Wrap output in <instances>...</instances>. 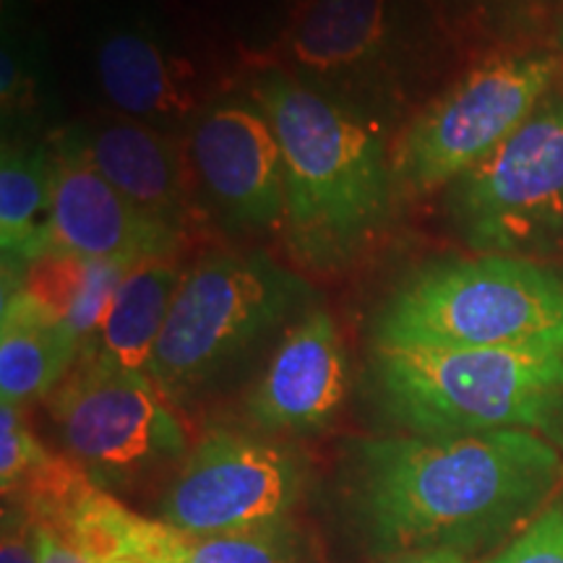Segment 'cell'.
<instances>
[{
	"instance_id": "cell-15",
	"label": "cell",
	"mask_w": 563,
	"mask_h": 563,
	"mask_svg": "<svg viewBox=\"0 0 563 563\" xmlns=\"http://www.w3.org/2000/svg\"><path fill=\"white\" fill-rule=\"evenodd\" d=\"M66 136L133 207L183 232L191 186L175 136L123 115L74 123Z\"/></svg>"
},
{
	"instance_id": "cell-6",
	"label": "cell",
	"mask_w": 563,
	"mask_h": 563,
	"mask_svg": "<svg viewBox=\"0 0 563 563\" xmlns=\"http://www.w3.org/2000/svg\"><path fill=\"white\" fill-rule=\"evenodd\" d=\"M313 300L306 277L266 251H214L183 272L146 365L167 402L196 397Z\"/></svg>"
},
{
	"instance_id": "cell-26",
	"label": "cell",
	"mask_w": 563,
	"mask_h": 563,
	"mask_svg": "<svg viewBox=\"0 0 563 563\" xmlns=\"http://www.w3.org/2000/svg\"><path fill=\"white\" fill-rule=\"evenodd\" d=\"M37 553L40 563H89L81 553H76L58 534L37 525Z\"/></svg>"
},
{
	"instance_id": "cell-10",
	"label": "cell",
	"mask_w": 563,
	"mask_h": 563,
	"mask_svg": "<svg viewBox=\"0 0 563 563\" xmlns=\"http://www.w3.org/2000/svg\"><path fill=\"white\" fill-rule=\"evenodd\" d=\"M302 490V467L290 449L211 428L180 462L162 501V522L194 534L274 527Z\"/></svg>"
},
{
	"instance_id": "cell-20",
	"label": "cell",
	"mask_w": 563,
	"mask_h": 563,
	"mask_svg": "<svg viewBox=\"0 0 563 563\" xmlns=\"http://www.w3.org/2000/svg\"><path fill=\"white\" fill-rule=\"evenodd\" d=\"M129 563H292L274 527L249 532L194 534L162 519L131 514L123 538Z\"/></svg>"
},
{
	"instance_id": "cell-18",
	"label": "cell",
	"mask_w": 563,
	"mask_h": 563,
	"mask_svg": "<svg viewBox=\"0 0 563 563\" xmlns=\"http://www.w3.org/2000/svg\"><path fill=\"white\" fill-rule=\"evenodd\" d=\"M51 150L42 141H3L0 251L3 292L19 290L24 269L53 251Z\"/></svg>"
},
{
	"instance_id": "cell-16",
	"label": "cell",
	"mask_w": 563,
	"mask_h": 563,
	"mask_svg": "<svg viewBox=\"0 0 563 563\" xmlns=\"http://www.w3.org/2000/svg\"><path fill=\"white\" fill-rule=\"evenodd\" d=\"M81 355L79 334L66 319L30 292H3L0 308V394L3 402L26 405L66 382Z\"/></svg>"
},
{
	"instance_id": "cell-22",
	"label": "cell",
	"mask_w": 563,
	"mask_h": 563,
	"mask_svg": "<svg viewBox=\"0 0 563 563\" xmlns=\"http://www.w3.org/2000/svg\"><path fill=\"white\" fill-rule=\"evenodd\" d=\"M456 37L506 42L532 34L555 9V0H433Z\"/></svg>"
},
{
	"instance_id": "cell-23",
	"label": "cell",
	"mask_w": 563,
	"mask_h": 563,
	"mask_svg": "<svg viewBox=\"0 0 563 563\" xmlns=\"http://www.w3.org/2000/svg\"><path fill=\"white\" fill-rule=\"evenodd\" d=\"M51 456L42 446L32 428L26 426L19 405H0V488L3 496H11L21 488L42 462Z\"/></svg>"
},
{
	"instance_id": "cell-14",
	"label": "cell",
	"mask_w": 563,
	"mask_h": 563,
	"mask_svg": "<svg viewBox=\"0 0 563 563\" xmlns=\"http://www.w3.org/2000/svg\"><path fill=\"white\" fill-rule=\"evenodd\" d=\"M347 394V352L332 313L308 308L282 336L249 394V415L264 431L308 433L329 426Z\"/></svg>"
},
{
	"instance_id": "cell-1",
	"label": "cell",
	"mask_w": 563,
	"mask_h": 563,
	"mask_svg": "<svg viewBox=\"0 0 563 563\" xmlns=\"http://www.w3.org/2000/svg\"><path fill=\"white\" fill-rule=\"evenodd\" d=\"M559 446L532 431L386 435L350 449V496L378 553H481L517 538L551 504Z\"/></svg>"
},
{
	"instance_id": "cell-4",
	"label": "cell",
	"mask_w": 563,
	"mask_h": 563,
	"mask_svg": "<svg viewBox=\"0 0 563 563\" xmlns=\"http://www.w3.org/2000/svg\"><path fill=\"white\" fill-rule=\"evenodd\" d=\"M373 350H563V274L522 256L441 258L373 316Z\"/></svg>"
},
{
	"instance_id": "cell-9",
	"label": "cell",
	"mask_w": 563,
	"mask_h": 563,
	"mask_svg": "<svg viewBox=\"0 0 563 563\" xmlns=\"http://www.w3.org/2000/svg\"><path fill=\"white\" fill-rule=\"evenodd\" d=\"M51 415L68 460L100 488L133 485L188 456V439L146 373L74 365Z\"/></svg>"
},
{
	"instance_id": "cell-2",
	"label": "cell",
	"mask_w": 563,
	"mask_h": 563,
	"mask_svg": "<svg viewBox=\"0 0 563 563\" xmlns=\"http://www.w3.org/2000/svg\"><path fill=\"white\" fill-rule=\"evenodd\" d=\"M285 157V249L308 274H342L394 222L399 194L389 133L308 89L279 66L253 76Z\"/></svg>"
},
{
	"instance_id": "cell-17",
	"label": "cell",
	"mask_w": 563,
	"mask_h": 563,
	"mask_svg": "<svg viewBox=\"0 0 563 563\" xmlns=\"http://www.w3.org/2000/svg\"><path fill=\"white\" fill-rule=\"evenodd\" d=\"M180 279L183 272L173 258L133 266L112 295L97 332L81 347L76 365L146 373Z\"/></svg>"
},
{
	"instance_id": "cell-19",
	"label": "cell",
	"mask_w": 563,
	"mask_h": 563,
	"mask_svg": "<svg viewBox=\"0 0 563 563\" xmlns=\"http://www.w3.org/2000/svg\"><path fill=\"white\" fill-rule=\"evenodd\" d=\"M131 269L133 264L95 262L79 253L53 249L26 266L21 290L66 319L84 347L102 323L112 295Z\"/></svg>"
},
{
	"instance_id": "cell-25",
	"label": "cell",
	"mask_w": 563,
	"mask_h": 563,
	"mask_svg": "<svg viewBox=\"0 0 563 563\" xmlns=\"http://www.w3.org/2000/svg\"><path fill=\"white\" fill-rule=\"evenodd\" d=\"M0 563H40L37 522L24 506L5 498L3 534H0Z\"/></svg>"
},
{
	"instance_id": "cell-3",
	"label": "cell",
	"mask_w": 563,
	"mask_h": 563,
	"mask_svg": "<svg viewBox=\"0 0 563 563\" xmlns=\"http://www.w3.org/2000/svg\"><path fill=\"white\" fill-rule=\"evenodd\" d=\"M456 45L433 0H302L274 66L397 133L439 95Z\"/></svg>"
},
{
	"instance_id": "cell-12",
	"label": "cell",
	"mask_w": 563,
	"mask_h": 563,
	"mask_svg": "<svg viewBox=\"0 0 563 563\" xmlns=\"http://www.w3.org/2000/svg\"><path fill=\"white\" fill-rule=\"evenodd\" d=\"M91 66L104 102L118 115L175 133L209 108L203 76L150 16L121 11L91 34Z\"/></svg>"
},
{
	"instance_id": "cell-7",
	"label": "cell",
	"mask_w": 563,
	"mask_h": 563,
	"mask_svg": "<svg viewBox=\"0 0 563 563\" xmlns=\"http://www.w3.org/2000/svg\"><path fill=\"white\" fill-rule=\"evenodd\" d=\"M553 76L551 55H496L441 89L391 141L399 199L452 186L488 159L543 104Z\"/></svg>"
},
{
	"instance_id": "cell-27",
	"label": "cell",
	"mask_w": 563,
	"mask_h": 563,
	"mask_svg": "<svg viewBox=\"0 0 563 563\" xmlns=\"http://www.w3.org/2000/svg\"><path fill=\"white\" fill-rule=\"evenodd\" d=\"M386 563H467V555L446 551V548H428V551H410L389 555Z\"/></svg>"
},
{
	"instance_id": "cell-21",
	"label": "cell",
	"mask_w": 563,
	"mask_h": 563,
	"mask_svg": "<svg viewBox=\"0 0 563 563\" xmlns=\"http://www.w3.org/2000/svg\"><path fill=\"white\" fill-rule=\"evenodd\" d=\"M53 110V81L42 42L21 24L16 13H3L0 51V112L3 141H34Z\"/></svg>"
},
{
	"instance_id": "cell-5",
	"label": "cell",
	"mask_w": 563,
	"mask_h": 563,
	"mask_svg": "<svg viewBox=\"0 0 563 563\" xmlns=\"http://www.w3.org/2000/svg\"><path fill=\"white\" fill-rule=\"evenodd\" d=\"M373 386L415 435L532 431L563 449V350H373Z\"/></svg>"
},
{
	"instance_id": "cell-8",
	"label": "cell",
	"mask_w": 563,
	"mask_h": 563,
	"mask_svg": "<svg viewBox=\"0 0 563 563\" xmlns=\"http://www.w3.org/2000/svg\"><path fill=\"white\" fill-rule=\"evenodd\" d=\"M446 222L473 253L532 258L563 238V100L545 97L488 159L446 186Z\"/></svg>"
},
{
	"instance_id": "cell-13",
	"label": "cell",
	"mask_w": 563,
	"mask_h": 563,
	"mask_svg": "<svg viewBox=\"0 0 563 563\" xmlns=\"http://www.w3.org/2000/svg\"><path fill=\"white\" fill-rule=\"evenodd\" d=\"M51 228L53 249L133 266L173 258L183 241L180 230L144 214L115 191L66 131L51 146Z\"/></svg>"
},
{
	"instance_id": "cell-11",
	"label": "cell",
	"mask_w": 563,
	"mask_h": 563,
	"mask_svg": "<svg viewBox=\"0 0 563 563\" xmlns=\"http://www.w3.org/2000/svg\"><path fill=\"white\" fill-rule=\"evenodd\" d=\"M188 159L224 224L243 232L285 224V157L251 95L211 100L188 131Z\"/></svg>"
},
{
	"instance_id": "cell-24",
	"label": "cell",
	"mask_w": 563,
	"mask_h": 563,
	"mask_svg": "<svg viewBox=\"0 0 563 563\" xmlns=\"http://www.w3.org/2000/svg\"><path fill=\"white\" fill-rule=\"evenodd\" d=\"M488 563H563V490Z\"/></svg>"
}]
</instances>
